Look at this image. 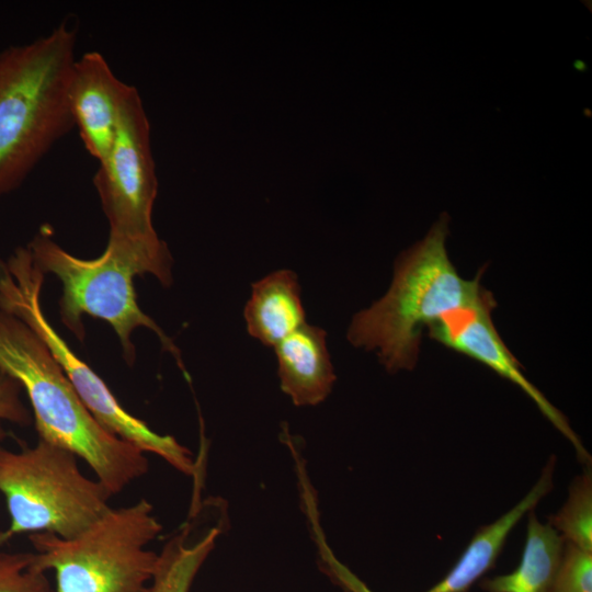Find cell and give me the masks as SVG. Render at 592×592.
Returning a JSON list of instances; mask_svg holds the SVG:
<instances>
[{
  "instance_id": "17",
  "label": "cell",
  "mask_w": 592,
  "mask_h": 592,
  "mask_svg": "<svg viewBox=\"0 0 592 592\" xmlns=\"http://www.w3.org/2000/svg\"><path fill=\"white\" fill-rule=\"evenodd\" d=\"M33 553L0 551V592H55L46 573L31 568Z\"/></svg>"
},
{
  "instance_id": "4",
  "label": "cell",
  "mask_w": 592,
  "mask_h": 592,
  "mask_svg": "<svg viewBox=\"0 0 592 592\" xmlns=\"http://www.w3.org/2000/svg\"><path fill=\"white\" fill-rule=\"evenodd\" d=\"M109 221L106 248L136 274H151L163 286L172 283V257L152 225L157 177L150 125L138 93L128 86L116 134L93 178Z\"/></svg>"
},
{
  "instance_id": "12",
  "label": "cell",
  "mask_w": 592,
  "mask_h": 592,
  "mask_svg": "<svg viewBox=\"0 0 592 592\" xmlns=\"http://www.w3.org/2000/svg\"><path fill=\"white\" fill-rule=\"evenodd\" d=\"M282 390L296 406H315L331 392L335 374L323 329L305 323L274 346Z\"/></svg>"
},
{
  "instance_id": "20",
  "label": "cell",
  "mask_w": 592,
  "mask_h": 592,
  "mask_svg": "<svg viewBox=\"0 0 592 592\" xmlns=\"http://www.w3.org/2000/svg\"><path fill=\"white\" fill-rule=\"evenodd\" d=\"M5 439V431L2 428L1 421H0V442Z\"/></svg>"
},
{
  "instance_id": "13",
  "label": "cell",
  "mask_w": 592,
  "mask_h": 592,
  "mask_svg": "<svg viewBox=\"0 0 592 592\" xmlns=\"http://www.w3.org/2000/svg\"><path fill=\"white\" fill-rule=\"evenodd\" d=\"M243 316L249 334L273 348L307 323L297 275L284 269L257 281Z\"/></svg>"
},
{
  "instance_id": "14",
  "label": "cell",
  "mask_w": 592,
  "mask_h": 592,
  "mask_svg": "<svg viewBox=\"0 0 592 592\" xmlns=\"http://www.w3.org/2000/svg\"><path fill=\"white\" fill-rule=\"evenodd\" d=\"M562 548L558 532L531 511L520 565L510 573L483 579L480 588L487 592H551Z\"/></svg>"
},
{
  "instance_id": "2",
  "label": "cell",
  "mask_w": 592,
  "mask_h": 592,
  "mask_svg": "<svg viewBox=\"0 0 592 592\" xmlns=\"http://www.w3.org/2000/svg\"><path fill=\"white\" fill-rule=\"evenodd\" d=\"M77 41V26L65 20L0 52V198L73 126L68 84Z\"/></svg>"
},
{
  "instance_id": "15",
  "label": "cell",
  "mask_w": 592,
  "mask_h": 592,
  "mask_svg": "<svg viewBox=\"0 0 592 592\" xmlns=\"http://www.w3.org/2000/svg\"><path fill=\"white\" fill-rule=\"evenodd\" d=\"M226 519L194 537L193 514L166 542L158 554L147 592H190L195 576L214 549Z\"/></svg>"
},
{
  "instance_id": "1",
  "label": "cell",
  "mask_w": 592,
  "mask_h": 592,
  "mask_svg": "<svg viewBox=\"0 0 592 592\" xmlns=\"http://www.w3.org/2000/svg\"><path fill=\"white\" fill-rule=\"evenodd\" d=\"M0 369L26 392L38 439L83 459L113 496L148 471L146 453L106 431L39 337L1 310Z\"/></svg>"
},
{
  "instance_id": "6",
  "label": "cell",
  "mask_w": 592,
  "mask_h": 592,
  "mask_svg": "<svg viewBox=\"0 0 592 592\" xmlns=\"http://www.w3.org/2000/svg\"><path fill=\"white\" fill-rule=\"evenodd\" d=\"M77 459L41 439L19 452L0 446V492L10 517L0 531V548L21 534L71 538L111 509L113 494L96 478L84 476Z\"/></svg>"
},
{
  "instance_id": "8",
  "label": "cell",
  "mask_w": 592,
  "mask_h": 592,
  "mask_svg": "<svg viewBox=\"0 0 592 592\" xmlns=\"http://www.w3.org/2000/svg\"><path fill=\"white\" fill-rule=\"evenodd\" d=\"M37 266L62 284L59 310L62 323L79 341L84 339L82 316L100 318L112 326L132 365L136 352L130 335L139 327L153 331L181 365L179 350L161 328L139 307L133 283L136 273L106 249L95 259H79L62 249L44 225L26 246Z\"/></svg>"
},
{
  "instance_id": "3",
  "label": "cell",
  "mask_w": 592,
  "mask_h": 592,
  "mask_svg": "<svg viewBox=\"0 0 592 592\" xmlns=\"http://www.w3.org/2000/svg\"><path fill=\"white\" fill-rule=\"evenodd\" d=\"M449 217L442 214L426 236L403 251L395 262L387 293L357 312L348 340L356 348L376 351L389 373L412 369L422 331L440 317L477 303L487 292L474 280L463 278L446 250Z\"/></svg>"
},
{
  "instance_id": "7",
  "label": "cell",
  "mask_w": 592,
  "mask_h": 592,
  "mask_svg": "<svg viewBox=\"0 0 592 592\" xmlns=\"http://www.w3.org/2000/svg\"><path fill=\"white\" fill-rule=\"evenodd\" d=\"M45 273L27 247L0 259V310L27 325L46 344L94 419L113 435L144 453H153L180 473L192 476V453L171 435H161L125 410L104 380L68 346L46 318L42 301Z\"/></svg>"
},
{
  "instance_id": "9",
  "label": "cell",
  "mask_w": 592,
  "mask_h": 592,
  "mask_svg": "<svg viewBox=\"0 0 592 592\" xmlns=\"http://www.w3.org/2000/svg\"><path fill=\"white\" fill-rule=\"evenodd\" d=\"M496 304L493 295L487 291L477 303L440 317L428 327L429 335L446 348L480 362L519 386L554 426L571 442L579 460L590 464L591 456L566 417L524 376L520 363L499 335L491 318Z\"/></svg>"
},
{
  "instance_id": "19",
  "label": "cell",
  "mask_w": 592,
  "mask_h": 592,
  "mask_svg": "<svg viewBox=\"0 0 592 592\" xmlns=\"http://www.w3.org/2000/svg\"><path fill=\"white\" fill-rule=\"evenodd\" d=\"M21 389L16 380L0 369V421L30 423V413L20 399Z\"/></svg>"
},
{
  "instance_id": "18",
  "label": "cell",
  "mask_w": 592,
  "mask_h": 592,
  "mask_svg": "<svg viewBox=\"0 0 592 592\" xmlns=\"http://www.w3.org/2000/svg\"><path fill=\"white\" fill-rule=\"evenodd\" d=\"M551 592H592V553L563 540Z\"/></svg>"
},
{
  "instance_id": "16",
  "label": "cell",
  "mask_w": 592,
  "mask_h": 592,
  "mask_svg": "<svg viewBox=\"0 0 592 592\" xmlns=\"http://www.w3.org/2000/svg\"><path fill=\"white\" fill-rule=\"evenodd\" d=\"M549 525L565 542L592 553V478L584 473L570 486L563 506L550 516Z\"/></svg>"
},
{
  "instance_id": "11",
  "label": "cell",
  "mask_w": 592,
  "mask_h": 592,
  "mask_svg": "<svg viewBox=\"0 0 592 592\" xmlns=\"http://www.w3.org/2000/svg\"><path fill=\"white\" fill-rule=\"evenodd\" d=\"M554 467L555 457L551 456L530 492L497 521L480 527L447 574L425 592H468L471 585L494 566L517 522L551 490ZM338 578L349 592H371L345 569Z\"/></svg>"
},
{
  "instance_id": "5",
  "label": "cell",
  "mask_w": 592,
  "mask_h": 592,
  "mask_svg": "<svg viewBox=\"0 0 592 592\" xmlns=\"http://www.w3.org/2000/svg\"><path fill=\"white\" fill-rule=\"evenodd\" d=\"M153 506L141 499L111 508L78 535L29 534L31 568L55 573V592H147L158 554L146 546L161 532Z\"/></svg>"
},
{
  "instance_id": "10",
  "label": "cell",
  "mask_w": 592,
  "mask_h": 592,
  "mask_svg": "<svg viewBox=\"0 0 592 592\" xmlns=\"http://www.w3.org/2000/svg\"><path fill=\"white\" fill-rule=\"evenodd\" d=\"M128 86L102 54L88 52L76 58L68 84L69 111L86 149L98 162L112 147Z\"/></svg>"
}]
</instances>
